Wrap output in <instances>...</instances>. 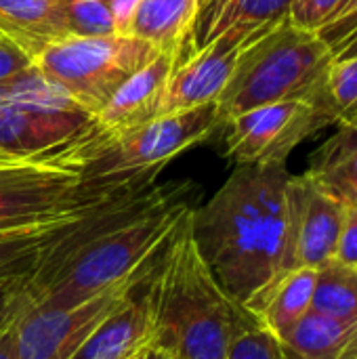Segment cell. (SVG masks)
Returning <instances> with one entry per match:
<instances>
[{
    "label": "cell",
    "mask_w": 357,
    "mask_h": 359,
    "mask_svg": "<svg viewBox=\"0 0 357 359\" xmlns=\"http://www.w3.org/2000/svg\"><path fill=\"white\" fill-rule=\"evenodd\" d=\"M189 179L154 183L97 202L36 263L32 307H74L141 278L200 204Z\"/></svg>",
    "instance_id": "cell-1"
},
{
    "label": "cell",
    "mask_w": 357,
    "mask_h": 359,
    "mask_svg": "<svg viewBox=\"0 0 357 359\" xmlns=\"http://www.w3.org/2000/svg\"><path fill=\"white\" fill-rule=\"evenodd\" d=\"M290 177L286 164L236 166L217 194L189 215L204 263L242 307L284 273Z\"/></svg>",
    "instance_id": "cell-2"
},
{
    "label": "cell",
    "mask_w": 357,
    "mask_h": 359,
    "mask_svg": "<svg viewBox=\"0 0 357 359\" xmlns=\"http://www.w3.org/2000/svg\"><path fill=\"white\" fill-rule=\"evenodd\" d=\"M145 292L154 320L151 347L168 359H229L238 334L255 324L204 263L189 217L154 261Z\"/></svg>",
    "instance_id": "cell-3"
},
{
    "label": "cell",
    "mask_w": 357,
    "mask_h": 359,
    "mask_svg": "<svg viewBox=\"0 0 357 359\" xmlns=\"http://www.w3.org/2000/svg\"><path fill=\"white\" fill-rule=\"evenodd\" d=\"M217 130V103H208L114 133L93 128L48 162L74 172L86 194L116 196L154 185L170 160Z\"/></svg>",
    "instance_id": "cell-4"
},
{
    "label": "cell",
    "mask_w": 357,
    "mask_h": 359,
    "mask_svg": "<svg viewBox=\"0 0 357 359\" xmlns=\"http://www.w3.org/2000/svg\"><path fill=\"white\" fill-rule=\"evenodd\" d=\"M332 61V48L320 32L297 27L284 19L240 50L234 72L215 101L221 126L240 114L280 101L324 105V80Z\"/></svg>",
    "instance_id": "cell-5"
},
{
    "label": "cell",
    "mask_w": 357,
    "mask_h": 359,
    "mask_svg": "<svg viewBox=\"0 0 357 359\" xmlns=\"http://www.w3.org/2000/svg\"><path fill=\"white\" fill-rule=\"evenodd\" d=\"M95 128V118L34 63L0 82V154L48 162Z\"/></svg>",
    "instance_id": "cell-6"
},
{
    "label": "cell",
    "mask_w": 357,
    "mask_h": 359,
    "mask_svg": "<svg viewBox=\"0 0 357 359\" xmlns=\"http://www.w3.org/2000/svg\"><path fill=\"white\" fill-rule=\"evenodd\" d=\"M158 50L135 36L63 38L44 46L34 65L90 116Z\"/></svg>",
    "instance_id": "cell-7"
},
{
    "label": "cell",
    "mask_w": 357,
    "mask_h": 359,
    "mask_svg": "<svg viewBox=\"0 0 357 359\" xmlns=\"http://www.w3.org/2000/svg\"><path fill=\"white\" fill-rule=\"evenodd\" d=\"M107 196H90L74 172L50 162H17L0 172V236L69 219Z\"/></svg>",
    "instance_id": "cell-8"
},
{
    "label": "cell",
    "mask_w": 357,
    "mask_h": 359,
    "mask_svg": "<svg viewBox=\"0 0 357 359\" xmlns=\"http://www.w3.org/2000/svg\"><path fill=\"white\" fill-rule=\"evenodd\" d=\"M337 124L332 114L309 101H280L240 114L221 126L225 158L236 166L286 164L305 139Z\"/></svg>",
    "instance_id": "cell-9"
},
{
    "label": "cell",
    "mask_w": 357,
    "mask_h": 359,
    "mask_svg": "<svg viewBox=\"0 0 357 359\" xmlns=\"http://www.w3.org/2000/svg\"><path fill=\"white\" fill-rule=\"evenodd\" d=\"M145 273L74 307H29L15 324V359H72Z\"/></svg>",
    "instance_id": "cell-10"
},
{
    "label": "cell",
    "mask_w": 357,
    "mask_h": 359,
    "mask_svg": "<svg viewBox=\"0 0 357 359\" xmlns=\"http://www.w3.org/2000/svg\"><path fill=\"white\" fill-rule=\"evenodd\" d=\"M288 238L284 271L318 269L335 259L345 206L324 194L309 177H290L286 187Z\"/></svg>",
    "instance_id": "cell-11"
},
{
    "label": "cell",
    "mask_w": 357,
    "mask_h": 359,
    "mask_svg": "<svg viewBox=\"0 0 357 359\" xmlns=\"http://www.w3.org/2000/svg\"><path fill=\"white\" fill-rule=\"evenodd\" d=\"M292 0H200L189 55L213 42L244 48L248 42L288 19Z\"/></svg>",
    "instance_id": "cell-12"
},
{
    "label": "cell",
    "mask_w": 357,
    "mask_h": 359,
    "mask_svg": "<svg viewBox=\"0 0 357 359\" xmlns=\"http://www.w3.org/2000/svg\"><path fill=\"white\" fill-rule=\"evenodd\" d=\"M238 55L240 48L213 42L181 61L164 86L158 116H175L215 103L234 72Z\"/></svg>",
    "instance_id": "cell-13"
},
{
    "label": "cell",
    "mask_w": 357,
    "mask_h": 359,
    "mask_svg": "<svg viewBox=\"0 0 357 359\" xmlns=\"http://www.w3.org/2000/svg\"><path fill=\"white\" fill-rule=\"evenodd\" d=\"M145 278L135 286L128 299L99 324L72 359H139L151 347L154 320Z\"/></svg>",
    "instance_id": "cell-14"
},
{
    "label": "cell",
    "mask_w": 357,
    "mask_h": 359,
    "mask_svg": "<svg viewBox=\"0 0 357 359\" xmlns=\"http://www.w3.org/2000/svg\"><path fill=\"white\" fill-rule=\"evenodd\" d=\"M177 65H179L177 55L158 53L156 59H151L145 67L133 74L112 95V99L101 107V111L93 116L95 130L114 133L158 118V107L164 86Z\"/></svg>",
    "instance_id": "cell-15"
},
{
    "label": "cell",
    "mask_w": 357,
    "mask_h": 359,
    "mask_svg": "<svg viewBox=\"0 0 357 359\" xmlns=\"http://www.w3.org/2000/svg\"><path fill=\"white\" fill-rule=\"evenodd\" d=\"M316 276L318 271L307 267L284 271L261 288L244 305V311L257 326L280 341L311 311Z\"/></svg>",
    "instance_id": "cell-16"
},
{
    "label": "cell",
    "mask_w": 357,
    "mask_h": 359,
    "mask_svg": "<svg viewBox=\"0 0 357 359\" xmlns=\"http://www.w3.org/2000/svg\"><path fill=\"white\" fill-rule=\"evenodd\" d=\"M198 8L200 0H141L128 36L151 44L158 53L177 55L181 63L191 40Z\"/></svg>",
    "instance_id": "cell-17"
},
{
    "label": "cell",
    "mask_w": 357,
    "mask_h": 359,
    "mask_svg": "<svg viewBox=\"0 0 357 359\" xmlns=\"http://www.w3.org/2000/svg\"><path fill=\"white\" fill-rule=\"evenodd\" d=\"M303 175L345 208L357 206V122L339 124V130L311 154Z\"/></svg>",
    "instance_id": "cell-18"
},
{
    "label": "cell",
    "mask_w": 357,
    "mask_h": 359,
    "mask_svg": "<svg viewBox=\"0 0 357 359\" xmlns=\"http://www.w3.org/2000/svg\"><path fill=\"white\" fill-rule=\"evenodd\" d=\"M280 345L286 359H357V320L345 324L309 311Z\"/></svg>",
    "instance_id": "cell-19"
},
{
    "label": "cell",
    "mask_w": 357,
    "mask_h": 359,
    "mask_svg": "<svg viewBox=\"0 0 357 359\" xmlns=\"http://www.w3.org/2000/svg\"><path fill=\"white\" fill-rule=\"evenodd\" d=\"M0 36L36 59L44 46L65 38L59 0H0Z\"/></svg>",
    "instance_id": "cell-20"
},
{
    "label": "cell",
    "mask_w": 357,
    "mask_h": 359,
    "mask_svg": "<svg viewBox=\"0 0 357 359\" xmlns=\"http://www.w3.org/2000/svg\"><path fill=\"white\" fill-rule=\"evenodd\" d=\"M316 288L311 311L337 322L357 320V269L339 263L337 259L316 269Z\"/></svg>",
    "instance_id": "cell-21"
},
{
    "label": "cell",
    "mask_w": 357,
    "mask_h": 359,
    "mask_svg": "<svg viewBox=\"0 0 357 359\" xmlns=\"http://www.w3.org/2000/svg\"><path fill=\"white\" fill-rule=\"evenodd\" d=\"M93 208V206H90ZM88 210V208H86ZM86 210L40 227L32 229H21L13 233L0 236V273L6 271H17V269H32L40 261V257L72 227V223L84 215Z\"/></svg>",
    "instance_id": "cell-22"
},
{
    "label": "cell",
    "mask_w": 357,
    "mask_h": 359,
    "mask_svg": "<svg viewBox=\"0 0 357 359\" xmlns=\"http://www.w3.org/2000/svg\"><path fill=\"white\" fill-rule=\"evenodd\" d=\"M322 99L337 124L357 122V53L332 61L324 80Z\"/></svg>",
    "instance_id": "cell-23"
},
{
    "label": "cell",
    "mask_w": 357,
    "mask_h": 359,
    "mask_svg": "<svg viewBox=\"0 0 357 359\" xmlns=\"http://www.w3.org/2000/svg\"><path fill=\"white\" fill-rule=\"evenodd\" d=\"M65 38H99L116 34L107 0H59Z\"/></svg>",
    "instance_id": "cell-24"
},
{
    "label": "cell",
    "mask_w": 357,
    "mask_h": 359,
    "mask_svg": "<svg viewBox=\"0 0 357 359\" xmlns=\"http://www.w3.org/2000/svg\"><path fill=\"white\" fill-rule=\"evenodd\" d=\"M32 271L34 267L0 273V330L15 324L32 307L27 294Z\"/></svg>",
    "instance_id": "cell-25"
},
{
    "label": "cell",
    "mask_w": 357,
    "mask_h": 359,
    "mask_svg": "<svg viewBox=\"0 0 357 359\" xmlns=\"http://www.w3.org/2000/svg\"><path fill=\"white\" fill-rule=\"evenodd\" d=\"M229 359H286V355L274 334L252 324L234 341Z\"/></svg>",
    "instance_id": "cell-26"
},
{
    "label": "cell",
    "mask_w": 357,
    "mask_h": 359,
    "mask_svg": "<svg viewBox=\"0 0 357 359\" xmlns=\"http://www.w3.org/2000/svg\"><path fill=\"white\" fill-rule=\"evenodd\" d=\"M347 0H292L288 19L303 29L322 32L343 11Z\"/></svg>",
    "instance_id": "cell-27"
},
{
    "label": "cell",
    "mask_w": 357,
    "mask_h": 359,
    "mask_svg": "<svg viewBox=\"0 0 357 359\" xmlns=\"http://www.w3.org/2000/svg\"><path fill=\"white\" fill-rule=\"evenodd\" d=\"M335 259L347 267H357V206H347Z\"/></svg>",
    "instance_id": "cell-28"
},
{
    "label": "cell",
    "mask_w": 357,
    "mask_h": 359,
    "mask_svg": "<svg viewBox=\"0 0 357 359\" xmlns=\"http://www.w3.org/2000/svg\"><path fill=\"white\" fill-rule=\"evenodd\" d=\"M34 59L13 40L0 36V82L13 78L15 74L29 67Z\"/></svg>",
    "instance_id": "cell-29"
},
{
    "label": "cell",
    "mask_w": 357,
    "mask_h": 359,
    "mask_svg": "<svg viewBox=\"0 0 357 359\" xmlns=\"http://www.w3.org/2000/svg\"><path fill=\"white\" fill-rule=\"evenodd\" d=\"M139 4H141V0H107L116 34H120V36L130 34V25H133V19H135Z\"/></svg>",
    "instance_id": "cell-30"
},
{
    "label": "cell",
    "mask_w": 357,
    "mask_h": 359,
    "mask_svg": "<svg viewBox=\"0 0 357 359\" xmlns=\"http://www.w3.org/2000/svg\"><path fill=\"white\" fill-rule=\"evenodd\" d=\"M15 324L0 330V359H15Z\"/></svg>",
    "instance_id": "cell-31"
},
{
    "label": "cell",
    "mask_w": 357,
    "mask_h": 359,
    "mask_svg": "<svg viewBox=\"0 0 357 359\" xmlns=\"http://www.w3.org/2000/svg\"><path fill=\"white\" fill-rule=\"evenodd\" d=\"M139 359H168L164 353H160V351H156L154 347H149L147 351H143L141 355H139Z\"/></svg>",
    "instance_id": "cell-32"
},
{
    "label": "cell",
    "mask_w": 357,
    "mask_h": 359,
    "mask_svg": "<svg viewBox=\"0 0 357 359\" xmlns=\"http://www.w3.org/2000/svg\"><path fill=\"white\" fill-rule=\"evenodd\" d=\"M351 53H357V38L353 40V42H351V44H349V46H347V50H345L341 57H345V55H351ZM337 59H339V57H337Z\"/></svg>",
    "instance_id": "cell-33"
},
{
    "label": "cell",
    "mask_w": 357,
    "mask_h": 359,
    "mask_svg": "<svg viewBox=\"0 0 357 359\" xmlns=\"http://www.w3.org/2000/svg\"><path fill=\"white\" fill-rule=\"evenodd\" d=\"M6 164H15V160H11V158H6V156L0 154V166H6Z\"/></svg>",
    "instance_id": "cell-34"
},
{
    "label": "cell",
    "mask_w": 357,
    "mask_h": 359,
    "mask_svg": "<svg viewBox=\"0 0 357 359\" xmlns=\"http://www.w3.org/2000/svg\"><path fill=\"white\" fill-rule=\"evenodd\" d=\"M15 164H17V162H15ZM8 166H11V164H6V166H0V172H2L4 168H8Z\"/></svg>",
    "instance_id": "cell-35"
},
{
    "label": "cell",
    "mask_w": 357,
    "mask_h": 359,
    "mask_svg": "<svg viewBox=\"0 0 357 359\" xmlns=\"http://www.w3.org/2000/svg\"><path fill=\"white\" fill-rule=\"evenodd\" d=\"M356 269H357V267H356Z\"/></svg>",
    "instance_id": "cell-36"
}]
</instances>
